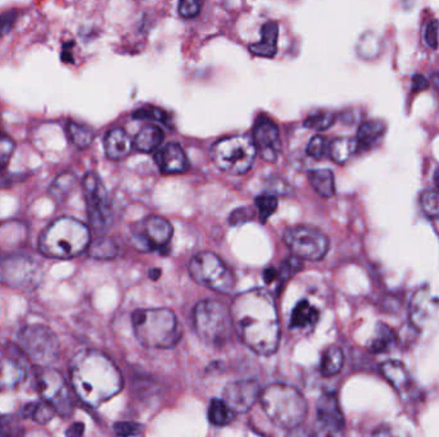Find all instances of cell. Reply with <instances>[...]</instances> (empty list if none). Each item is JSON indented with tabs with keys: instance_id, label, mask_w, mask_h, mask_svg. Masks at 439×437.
<instances>
[{
	"instance_id": "cell-8",
	"label": "cell",
	"mask_w": 439,
	"mask_h": 437,
	"mask_svg": "<svg viewBox=\"0 0 439 437\" xmlns=\"http://www.w3.org/2000/svg\"><path fill=\"white\" fill-rule=\"evenodd\" d=\"M255 149L251 136H232L216 143L211 155L216 166L230 175H243L255 162Z\"/></svg>"
},
{
	"instance_id": "cell-48",
	"label": "cell",
	"mask_w": 439,
	"mask_h": 437,
	"mask_svg": "<svg viewBox=\"0 0 439 437\" xmlns=\"http://www.w3.org/2000/svg\"><path fill=\"white\" fill-rule=\"evenodd\" d=\"M84 434V424L82 423H75L70 429H67L66 435L67 436H81Z\"/></svg>"
},
{
	"instance_id": "cell-22",
	"label": "cell",
	"mask_w": 439,
	"mask_h": 437,
	"mask_svg": "<svg viewBox=\"0 0 439 437\" xmlns=\"http://www.w3.org/2000/svg\"><path fill=\"white\" fill-rule=\"evenodd\" d=\"M262 38L261 41L252 44L249 50L257 56L262 58H272L278 50V36H279V26L276 22H267L262 26Z\"/></svg>"
},
{
	"instance_id": "cell-19",
	"label": "cell",
	"mask_w": 439,
	"mask_h": 437,
	"mask_svg": "<svg viewBox=\"0 0 439 437\" xmlns=\"http://www.w3.org/2000/svg\"><path fill=\"white\" fill-rule=\"evenodd\" d=\"M26 378V367L16 355L0 353V390H9L21 385Z\"/></svg>"
},
{
	"instance_id": "cell-46",
	"label": "cell",
	"mask_w": 439,
	"mask_h": 437,
	"mask_svg": "<svg viewBox=\"0 0 439 437\" xmlns=\"http://www.w3.org/2000/svg\"><path fill=\"white\" fill-rule=\"evenodd\" d=\"M428 88H429V82L423 75H415L412 77V93H420Z\"/></svg>"
},
{
	"instance_id": "cell-20",
	"label": "cell",
	"mask_w": 439,
	"mask_h": 437,
	"mask_svg": "<svg viewBox=\"0 0 439 437\" xmlns=\"http://www.w3.org/2000/svg\"><path fill=\"white\" fill-rule=\"evenodd\" d=\"M104 151L112 160L126 158L133 151V141L122 128H112L104 139Z\"/></svg>"
},
{
	"instance_id": "cell-25",
	"label": "cell",
	"mask_w": 439,
	"mask_h": 437,
	"mask_svg": "<svg viewBox=\"0 0 439 437\" xmlns=\"http://www.w3.org/2000/svg\"><path fill=\"white\" fill-rule=\"evenodd\" d=\"M163 139H165L163 131L158 126L147 125L136 135L134 145H135L137 151H143V153H151V151H156L157 148H160Z\"/></svg>"
},
{
	"instance_id": "cell-29",
	"label": "cell",
	"mask_w": 439,
	"mask_h": 437,
	"mask_svg": "<svg viewBox=\"0 0 439 437\" xmlns=\"http://www.w3.org/2000/svg\"><path fill=\"white\" fill-rule=\"evenodd\" d=\"M88 253L91 258L107 261V259H112L117 255L119 247H117V244L114 243L113 238H108V236H101V238H96L94 241H90Z\"/></svg>"
},
{
	"instance_id": "cell-6",
	"label": "cell",
	"mask_w": 439,
	"mask_h": 437,
	"mask_svg": "<svg viewBox=\"0 0 439 437\" xmlns=\"http://www.w3.org/2000/svg\"><path fill=\"white\" fill-rule=\"evenodd\" d=\"M194 326L207 345L221 348L229 342L234 328L230 308L217 300L200 302L194 309Z\"/></svg>"
},
{
	"instance_id": "cell-51",
	"label": "cell",
	"mask_w": 439,
	"mask_h": 437,
	"mask_svg": "<svg viewBox=\"0 0 439 437\" xmlns=\"http://www.w3.org/2000/svg\"><path fill=\"white\" fill-rule=\"evenodd\" d=\"M431 84H433L439 91V73H436V75L431 76Z\"/></svg>"
},
{
	"instance_id": "cell-41",
	"label": "cell",
	"mask_w": 439,
	"mask_h": 437,
	"mask_svg": "<svg viewBox=\"0 0 439 437\" xmlns=\"http://www.w3.org/2000/svg\"><path fill=\"white\" fill-rule=\"evenodd\" d=\"M200 0H180L179 1V15L183 18H194L200 12Z\"/></svg>"
},
{
	"instance_id": "cell-2",
	"label": "cell",
	"mask_w": 439,
	"mask_h": 437,
	"mask_svg": "<svg viewBox=\"0 0 439 437\" xmlns=\"http://www.w3.org/2000/svg\"><path fill=\"white\" fill-rule=\"evenodd\" d=\"M70 381L76 397L91 408L102 406L124 388L119 368L98 350L79 351L70 365Z\"/></svg>"
},
{
	"instance_id": "cell-24",
	"label": "cell",
	"mask_w": 439,
	"mask_h": 437,
	"mask_svg": "<svg viewBox=\"0 0 439 437\" xmlns=\"http://www.w3.org/2000/svg\"><path fill=\"white\" fill-rule=\"evenodd\" d=\"M385 134V125L379 121H369L359 126L357 131V144L359 151H368L382 140Z\"/></svg>"
},
{
	"instance_id": "cell-11",
	"label": "cell",
	"mask_w": 439,
	"mask_h": 437,
	"mask_svg": "<svg viewBox=\"0 0 439 437\" xmlns=\"http://www.w3.org/2000/svg\"><path fill=\"white\" fill-rule=\"evenodd\" d=\"M36 382L43 401L52 406L57 414L68 418L73 413V390L62 374L50 366L39 367Z\"/></svg>"
},
{
	"instance_id": "cell-47",
	"label": "cell",
	"mask_w": 439,
	"mask_h": 437,
	"mask_svg": "<svg viewBox=\"0 0 439 437\" xmlns=\"http://www.w3.org/2000/svg\"><path fill=\"white\" fill-rule=\"evenodd\" d=\"M274 180V183H276L278 186H275V185H272V183H267V189H269V192L270 194H287L288 189H289V186H288L287 183H284L283 180H280V178H272Z\"/></svg>"
},
{
	"instance_id": "cell-50",
	"label": "cell",
	"mask_w": 439,
	"mask_h": 437,
	"mask_svg": "<svg viewBox=\"0 0 439 437\" xmlns=\"http://www.w3.org/2000/svg\"><path fill=\"white\" fill-rule=\"evenodd\" d=\"M9 429L7 423L4 421L3 417H0V436H4V435H8Z\"/></svg>"
},
{
	"instance_id": "cell-14",
	"label": "cell",
	"mask_w": 439,
	"mask_h": 437,
	"mask_svg": "<svg viewBox=\"0 0 439 437\" xmlns=\"http://www.w3.org/2000/svg\"><path fill=\"white\" fill-rule=\"evenodd\" d=\"M172 232V224L166 218L151 215L133 227V245L140 252L162 250L168 247Z\"/></svg>"
},
{
	"instance_id": "cell-23",
	"label": "cell",
	"mask_w": 439,
	"mask_h": 437,
	"mask_svg": "<svg viewBox=\"0 0 439 437\" xmlns=\"http://www.w3.org/2000/svg\"><path fill=\"white\" fill-rule=\"evenodd\" d=\"M319 321V310L307 300L297 304L290 318V327L302 332H310Z\"/></svg>"
},
{
	"instance_id": "cell-12",
	"label": "cell",
	"mask_w": 439,
	"mask_h": 437,
	"mask_svg": "<svg viewBox=\"0 0 439 437\" xmlns=\"http://www.w3.org/2000/svg\"><path fill=\"white\" fill-rule=\"evenodd\" d=\"M284 241L298 258L320 261L329 250V238L311 226H295L285 231Z\"/></svg>"
},
{
	"instance_id": "cell-52",
	"label": "cell",
	"mask_w": 439,
	"mask_h": 437,
	"mask_svg": "<svg viewBox=\"0 0 439 437\" xmlns=\"http://www.w3.org/2000/svg\"><path fill=\"white\" fill-rule=\"evenodd\" d=\"M434 183H436V187H437L439 191V168L436 171V174H434Z\"/></svg>"
},
{
	"instance_id": "cell-9",
	"label": "cell",
	"mask_w": 439,
	"mask_h": 437,
	"mask_svg": "<svg viewBox=\"0 0 439 437\" xmlns=\"http://www.w3.org/2000/svg\"><path fill=\"white\" fill-rule=\"evenodd\" d=\"M17 345L38 367L50 366L59 354L58 337L44 325H29L21 328L17 335Z\"/></svg>"
},
{
	"instance_id": "cell-13",
	"label": "cell",
	"mask_w": 439,
	"mask_h": 437,
	"mask_svg": "<svg viewBox=\"0 0 439 437\" xmlns=\"http://www.w3.org/2000/svg\"><path fill=\"white\" fill-rule=\"evenodd\" d=\"M82 190L87 200L89 222L96 231L108 229L112 220L110 200L102 180L94 172H89L82 178Z\"/></svg>"
},
{
	"instance_id": "cell-31",
	"label": "cell",
	"mask_w": 439,
	"mask_h": 437,
	"mask_svg": "<svg viewBox=\"0 0 439 437\" xmlns=\"http://www.w3.org/2000/svg\"><path fill=\"white\" fill-rule=\"evenodd\" d=\"M76 183H77V180L72 174L70 172L62 174L57 177L52 183V186L49 187V195L58 203L64 201V199L67 198L76 187Z\"/></svg>"
},
{
	"instance_id": "cell-35",
	"label": "cell",
	"mask_w": 439,
	"mask_h": 437,
	"mask_svg": "<svg viewBox=\"0 0 439 437\" xmlns=\"http://www.w3.org/2000/svg\"><path fill=\"white\" fill-rule=\"evenodd\" d=\"M336 122V114L332 112H320L316 114H312L304 121V128H311L315 131H325L332 128Z\"/></svg>"
},
{
	"instance_id": "cell-26",
	"label": "cell",
	"mask_w": 439,
	"mask_h": 437,
	"mask_svg": "<svg viewBox=\"0 0 439 437\" xmlns=\"http://www.w3.org/2000/svg\"><path fill=\"white\" fill-rule=\"evenodd\" d=\"M359 151V144L352 137H338L329 144V155L338 164H344Z\"/></svg>"
},
{
	"instance_id": "cell-43",
	"label": "cell",
	"mask_w": 439,
	"mask_h": 437,
	"mask_svg": "<svg viewBox=\"0 0 439 437\" xmlns=\"http://www.w3.org/2000/svg\"><path fill=\"white\" fill-rule=\"evenodd\" d=\"M114 432L119 436H136L142 434V429L133 422H119L114 424Z\"/></svg>"
},
{
	"instance_id": "cell-34",
	"label": "cell",
	"mask_w": 439,
	"mask_h": 437,
	"mask_svg": "<svg viewBox=\"0 0 439 437\" xmlns=\"http://www.w3.org/2000/svg\"><path fill=\"white\" fill-rule=\"evenodd\" d=\"M394 340H396V334L392 331L389 327L380 323L376 327L375 337L371 342L370 349L373 353H384V351L391 349L392 345L394 344Z\"/></svg>"
},
{
	"instance_id": "cell-42",
	"label": "cell",
	"mask_w": 439,
	"mask_h": 437,
	"mask_svg": "<svg viewBox=\"0 0 439 437\" xmlns=\"http://www.w3.org/2000/svg\"><path fill=\"white\" fill-rule=\"evenodd\" d=\"M17 18H18V12L17 10H7L3 15H0V38L8 35L12 31V29L16 24Z\"/></svg>"
},
{
	"instance_id": "cell-37",
	"label": "cell",
	"mask_w": 439,
	"mask_h": 437,
	"mask_svg": "<svg viewBox=\"0 0 439 437\" xmlns=\"http://www.w3.org/2000/svg\"><path fill=\"white\" fill-rule=\"evenodd\" d=\"M420 206L424 213L428 217L439 215V192L437 191H424L420 197Z\"/></svg>"
},
{
	"instance_id": "cell-4",
	"label": "cell",
	"mask_w": 439,
	"mask_h": 437,
	"mask_svg": "<svg viewBox=\"0 0 439 437\" xmlns=\"http://www.w3.org/2000/svg\"><path fill=\"white\" fill-rule=\"evenodd\" d=\"M133 327L137 342L148 348H174L181 339L180 323L174 312L166 308L136 310Z\"/></svg>"
},
{
	"instance_id": "cell-21",
	"label": "cell",
	"mask_w": 439,
	"mask_h": 437,
	"mask_svg": "<svg viewBox=\"0 0 439 437\" xmlns=\"http://www.w3.org/2000/svg\"><path fill=\"white\" fill-rule=\"evenodd\" d=\"M382 374L399 394H410L414 386L411 376L408 374L406 367L397 360H388L380 367Z\"/></svg>"
},
{
	"instance_id": "cell-32",
	"label": "cell",
	"mask_w": 439,
	"mask_h": 437,
	"mask_svg": "<svg viewBox=\"0 0 439 437\" xmlns=\"http://www.w3.org/2000/svg\"><path fill=\"white\" fill-rule=\"evenodd\" d=\"M67 132L72 144L79 149H87L94 140V131L77 122H70L67 126Z\"/></svg>"
},
{
	"instance_id": "cell-30",
	"label": "cell",
	"mask_w": 439,
	"mask_h": 437,
	"mask_svg": "<svg viewBox=\"0 0 439 437\" xmlns=\"http://www.w3.org/2000/svg\"><path fill=\"white\" fill-rule=\"evenodd\" d=\"M208 420L215 426H228L235 420V412L229 408L224 400L212 399L208 408Z\"/></svg>"
},
{
	"instance_id": "cell-39",
	"label": "cell",
	"mask_w": 439,
	"mask_h": 437,
	"mask_svg": "<svg viewBox=\"0 0 439 437\" xmlns=\"http://www.w3.org/2000/svg\"><path fill=\"white\" fill-rule=\"evenodd\" d=\"M307 154L315 159H322L329 154V143L322 136H315L307 145Z\"/></svg>"
},
{
	"instance_id": "cell-49",
	"label": "cell",
	"mask_w": 439,
	"mask_h": 437,
	"mask_svg": "<svg viewBox=\"0 0 439 437\" xmlns=\"http://www.w3.org/2000/svg\"><path fill=\"white\" fill-rule=\"evenodd\" d=\"M278 276V272L274 270V268H269L267 270H265V279L267 281V282H271L274 278Z\"/></svg>"
},
{
	"instance_id": "cell-5",
	"label": "cell",
	"mask_w": 439,
	"mask_h": 437,
	"mask_svg": "<svg viewBox=\"0 0 439 437\" xmlns=\"http://www.w3.org/2000/svg\"><path fill=\"white\" fill-rule=\"evenodd\" d=\"M261 406L266 415L281 429H297L307 415V401L298 390L275 383L261 391Z\"/></svg>"
},
{
	"instance_id": "cell-45",
	"label": "cell",
	"mask_w": 439,
	"mask_h": 437,
	"mask_svg": "<svg viewBox=\"0 0 439 437\" xmlns=\"http://www.w3.org/2000/svg\"><path fill=\"white\" fill-rule=\"evenodd\" d=\"M438 22L437 21H431L426 26V31H425V40L426 44L431 49H437L438 47Z\"/></svg>"
},
{
	"instance_id": "cell-28",
	"label": "cell",
	"mask_w": 439,
	"mask_h": 437,
	"mask_svg": "<svg viewBox=\"0 0 439 437\" xmlns=\"http://www.w3.org/2000/svg\"><path fill=\"white\" fill-rule=\"evenodd\" d=\"M343 363V351L336 345H332L322 353L321 362H320V371L325 377H332L342 371Z\"/></svg>"
},
{
	"instance_id": "cell-16",
	"label": "cell",
	"mask_w": 439,
	"mask_h": 437,
	"mask_svg": "<svg viewBox=\"0 0 439 437\" xmlns=\"http://www.w3.org/2000/svg\"><path fill=\"white\" fill-rule=\"evenodd\" d=\"M316 426L319 434L338 435L344 429V418L336 395L325 394L316 404Z\"/></svg>"
},
{
	"instance_id": "cell-18",
	"label": "cell",
	"mask_w": 439,
	"mask_h": 437,
	"mask_svg": "<svg viewBox=\"0 0 439 437\" xmlns=\"http://www.w3.org/2000/svg\"><path fill=\"white\" fill-rule=\"evenodd\" d=\"M154 159L161 172L166 175L183 174L189 168V160L186 158V154L177 144H168L163 146L156 153Z\"/></svg>"
},
{
	"instance_id": "cell-1",
	"label": "cell",
	"mask_w": 439,
	"mask_h": 437,
	"mask_svg": "<svg viewBox=\"0 0 439 437\" xmlns=\"http://www.w3.org/2000/svg\"><path fill=\"white\" fill-rule=\"evenodd\" d=\"M232 327L260 355L274 354L280 342L279 316L271 295L261 289L237 295L230 305Z\"/></svg>"
},
{
	"instance_id": "cell-17",
	"label": "cell",
	"mask_w": 439,
	"mask_h": 437,
	"mask_svg": "<svg viewBox=\"0 0 439 437\" xmlns=\"http://www.w3.org/2000/svg\"><path fill=\"white\" fill-rule=\"evenodd\" d=\"M260 385L252 380H241L229 383L224 390L225 403L235 413H246L260 399Z\"/></svg>"
},
{
	"instance_id": "cell-3",
	"label": "cell",
	"mask_w": 439,
	"mask_h": 437,
	"mask_svg": "<svg viewBox=\"0 0 439 437\" xmlns=\"http://www.w3.org/2000/svg\"><path fill=\"white\" fill-rule=\"evenodd\" d=\"M90 231L72 217H59L49 223L39 238V252L52 259H72L88 250Z\"/></svg>"
},
{
	"instance_id": "cell-33",
	"label": "cell",
	"mask_w": 439,
	"mask_h": 437,
	"mask_svg": "<svg viewBox=\"0 0 439 437\" xmlns=\"http://www.w3.org/2000/svg\"><path fill=\"white\" fill-rule=\"evenodd\" d=\"M56 414V411L52 406L47 404L45 401L43 403H30L24 406L22 411L24 418H31L32 421L45 424L49 421H52L53 415Z\"/></svg>"
},
{
	"instance_id": "cell-40",
	"label": "cell",
	"mask_w": 439,
	"mask_h": 437,
	"mask_svg": "<svg viewBox=\"0 0 439 437\" xmlns=\"http://www.w3.org/2000/svg\"><path fill=\"white\" fill-rule=\"evenodd\" d=\"M134 118L152 119V121H158V122H166L168 114L156 107H144L142 109L134 113Z\"/></svg>"
},
{
	"instance_id": "cell-15",
	"label": "cell",
	"mask_w": 439,
	"mask_h": 437,
	"mask_svg": "<svg viewBox=\"0 0 439 437\" xmlns=\"http://www.w3.org/2000/svg\"><path fill=\"white\" fill-rule=\"evenodd\" d=\"M253 143L261 157L267 162H275L281 151L279 128L266 116H260L253 128Z\"/></svg>"
},
{
	"instance_id": "cell-27",
	"label": "cell",
	"mask_w": 439,
	"mask_h": 437,
	"mask_svg": "<svg viewBox=\"0 0 439 437\" xmlns=\"http://www.w3.org/2000/svg\"><path fill=\"white\" fill-rule=\"evenodd\" d=\"M308 178L315 191L324 197L332 198L336 194L334 175L330 169H315L308 174Z\"/></svg>"
},
{
	"instance_id": "cell-7",
	"label": "cell",
	"mask_w": 439,
	"mask_h": 437,
	"mask_svg": "<svg viewBox=\"0 0 439 437\" xmlns=\"http://www.w3.org/2000/svg\"><path fill=\"white\" fill-rule=\"evenodd\" d=\"M43 281L40 262L24 253L0 254V285L29 293Z\"/></svg>"
},
{
	"instance_id": "cell-36",
	"label": "cell",
	"mask_w": 439,
	"mask_h": 437,
	"mask_svg": "<svg viewBox=\"0 0 439 437\" xmlns=\"http://www.w3.org/2000/svg\"><path fill=\"white\" fill-rule=\"evenodd\" d=\"M255 206L258 208V213H260V218L262 222H266L270 217H271L276 208H278V200L275 198V195L272 194H264V195H260L255 199Z\"/></svg>"
},
{
	"instance_id": "cell-38",
	"label": "cell",
	"mask_w": 439,
	"mask_h": 437,
	"mask_svg": "<svg viewBox=\"0 0 439 437\" xmlns=\"http://www.w3.org/2000/svg\"><path fill=\"white\" fill-rule=\"evenodd\" d=\"M16 149V143L12 137L0 135V174L7 168Z\"/></svg>"
},
{
	"instance_id": "cell-44",
	"label": "cell",
	"mask_w": 439,
	"mask_h": 437,
	"mask_svg": "<svg viewBox=\"0 0 439 437\" xmlns=\"http://www.w3.org/2000/svg\"><path fill=\"white\" fill-rule=\"evenodd\" d=\"M252 218H253V210L252 209H249V208H239V209L232 212L229 221H230V224H232V226H237V224H240V223H246L249 220H252Z\"/></svg>"
},
{
	"instance_id": "cell-10",
	"label": "cell",
	"mask_w": 439,
	"mask_h": 437,
	"mask_svg": "<svg viewBox=\"0 0 439 437\" xmlns=\"http://www.w3.org/2000/svg\"><path fill=\"white\" fill-rule=\"evenodd\" d=\"M189 273L200 285L221 294H230L235 286L232 270L217 255L209 252L200 253L193 258L189 263Z\"/></svg>"
}]
</instances>
